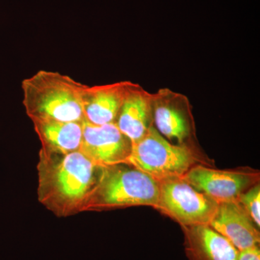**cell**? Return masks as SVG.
I'll return each mask as SVG.
<instances>
[{
	"instance_id": "obj_12",
	"label": "cell",
	"mask_w": 260,
	"mask_h": 260,
	"mask_svg": "<svg viewBox=\"0 0 260 260\" xmlns=\"http://www.w3.org/2000/svg\"><path fill=\"white\" fill-rule=\"evenodd\" d=\"M184 228L189 260H238L235 246L209 225Z\"/></svg>"
},
{
	"instance_id": "obj_4",
	"label": "cell",
	"mask_w": 260,
	"mask_h": 260,
	"mask_svg": "<svg viewBox=\"0 0 260 260\" xmlns=\"http://www.w3.org/2000/svg\"><path fill=\"white\" fill-rule=\"evenodd\" d=\"M195 161L189 147L172 144L152 125L142 139L133 143L126 164L160 181L182 177Z\"/></svg>"
},
{
	"instance_id": "obj_6",
	"label": "cell",
	"mask_w": 260,
	"mask_h": 260,
	"mask_svg": "<svg viewBox=\"0 0 260 260\" xmlns=\"http://www.w3.org/2000/svg\"><path fill=\"white\" fill-rule=\"evenodd\" d=\"M133 143L115 123L96 125L83 121L80 151L99 167L127 164Z\"/></svg>"
},
{
	"instance_id": "obj_14",
	"label": "cell",
	"mask_w": 260,
	"mask_h": 260,
	"mask_svg": "<svg viewBox=\"0 0 260 260\" xmlns=\"http://www.w3.org/2000/svg\"><path fill=\"white\" fill-rule=\"evenodd\" d=\"M238 203L242 205V208L249 215L251 220L256 224V226H260V186L259 184L244 191L237 200Z\"/></svg>"
},
{
	"instance_id": "obj_10",
	"label": "cell",
	"mask_w": 260,
	"mask_h": 260,
	"mask_svg": "<svg viewBox=\"0 0 260 260\" xmlns=\"http://www.w3.org/2000/svg\"><path fill=\"white\" fill-rule=\"evenodd\" d=\"M153 95V121L156 129L182 144L190 135L187 99L168 89Z\"/></svg>"
},
{
	"instance_id": "obj_9",
	"label": "cell",
	"mask_w": 260,
	"mask_h": 260,
	"mask_svg": "<svg viewBox=\"0 0 260 260\" xmlns=\"http://www.w3.org/2000/svg\"><path fill=\"white\" fill-rule=\"evenodd\" d=\"M209 225L239 251L259 246L257 226L237 200L219 203Z\"/></svg>"
},
{
	"instance_id": "obj_7",
	"label": "cell",
	"mask_w": 260,
	"mask_h": 260,
	"mask_svg": "<svg viewBox=\"0 0 260 260\" xmlns=\"http://www.w3.org/2000/svg\"><path fill=\"white\" fill-rule=\"evenodd\" d=\"M197 190L208 195L217 203L237 201L239 195L257 184V174L216 170L194 166L182 177Z\"/></svg>"
},
{
	"instance_id": "obj_8",
	"label": "cell",
	"mask_w": 260,
	"mask_h": 260,
	"mask_svg": "<svg viewBox=\"0 0 260 260\" xmlns=\"http://www.w3.org/2000/svg\"><path fill=\"white\" fill-rule=\"evenodd\" d=\"M134 84L121 81L94 86L85 85L83 92L84 120L96 125L115 123L124 99Z\"/></svg>"
},
{
	"instance_id": "obj_3",
	"label": "cell",
	"mask_w": 260,
	"mask_h": 260,
	"mask_svg": "<svg viewBox=\"0 0 260 260\" xmlns=\"http://www.w3.org/2000/svg\"><path fill=\"white\" fill-rule=\"evenodd\" d=\"M159 193L158 181L129 164L101 167L82 212L138 205L157 208Z\"/></svg>"
},
{
	"instance_id": "obj_5",
	"label": "cell",
	"mask_w": 260,
	"mask_h": 260,
	"mask_svg": "<svg viewBox=\"0 0 260 260\" xmlns=\"http://www.w3.org/2000/svg\"><path fill=\"white\" fill-rule=\"evenodd\" d=\"M158 205L161 210L183 227L209 225L218 209V203L197 190L182 177L159 181Z\"/></svg>"
},
{
	"instance_id": "obj_1",
	"label": "cell",
	"mask_w": 260,
	"mask_h": 260,
	"mask_svg": "<svg viewBox=\"0 0 260 260\" xmlns=\"http://www.w3.org/2000/svg\"><path fill=\"white\" fill-rule=\"evenodd\" d=\"M100 170L80 150L60 154L41 149L37 165L39 202L59 217L80 213Z\"/></svg>"
},
{
	"instance_id": "obj_15",
	"label": "cell",
	"mask_w": 260,
	"mask_h": 260,
	"mask_svg": "<svg viewBox=\"0 0 260 260\" xmlns=\"http://www.w3.org/2000/svg\"><path fill=\"white\" fill-rule=\"evenodd\" d=\"M238 260H260L259 246L239 251Z\"/></svg>"
},
{
	"instance_id": "obj_2",
	"label": "cell",
	"mask_w": 260,
	"mask_h": 260,
	"mask_svg": "<svg viewBox=\"0 0 260 260\" xmlns=\"http://www.w3.org/2000/svg\"><path fill=\"white\" fill-rule=\"evenodd\" d=\"M85 85L59 72L39 70L22 81L25 113L31 121H83Z\"/></svg>"
},
{
	"instance_id": "obj_13",
	"label": "cell",
	"mask_w": 260,
	"mask_h": 260,
	"mask_svg": "<svg viewBox=\"0 0 260 260\" xmlns=\"http://www.w3.org/2000/svg\"><path fill=\"white\" fill-rule=\"evenodd\" d=\"M42 150L54 153L78 151L83 137V121H32Z\"/></svg>"
},
{
	"instance_id": "obj_11",
	"label": "cell",
	"mask_w": 260,
	"mask_h": 260,
	"mask_svg": "<svg viewBox=\"0 0 260 260\" xmlns=\"http://www.w3.org/2000/svg\"><path fill=\"white\" fill-rule=\"evenodd\" d=\"M153 94L134 84L121 106L115 124L133 144L153 125Z\"/></svg>"
}]
</instances>
